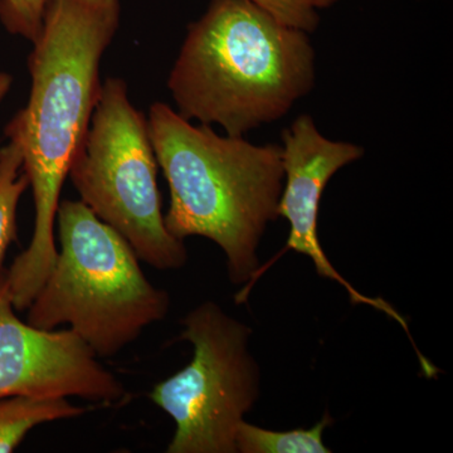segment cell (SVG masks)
Listing matches in <instances>:
<instances>
[{
    "label": "cell",
    "mask_w": 453,
    "mask_h": 453,
    "mask_svg": "<svg viewBox=\"0 0 453 453\" xmlns=\"http://www.w3.org/2000/svg\"><path fill=\"white\" fill-rule=\"evenodd\" d=\"M281 140L285 179L279 202V217L290 225L285 251L308 256L314 262L318 275L342 285L351 303L356 305L365 303L384 312L411 336L403 316L387 301L365 296L353 288L333 266L319 241V210L324 189L340 169L363 157L365 148L354 142L326 138L309 113L300 115L290 127L283 129Z\"/></svg>",
    "instance_id": "ba28073f"
},
{
    "label": "cell",
    "mask_w": 453,
    "mask_h": 453,
    "mask_svg": "<svg viewBox=\"0 0 453 453\" xmlns=\"http://www.w3.org/2000/svg\"><path fill=\"white\" fill-rule=\"evenodd\" d=\"M149 136L170 192L164 223L178 240L198 235L225 252L229 280L257 275V250L268 223L279 219L283 188L280 144H253L193 125L169 105L155 103Z\"/></svg>",
    "instance_id": "3957f363"
},
{
    "label": "cell",
    "mask_w": 453,
    "mask_h": 453,
    "mask_svg": "<svg viewBox=\"0 0 453 453\" xmlns=\"http://www.w3.org/2000/svg\"><path fill=\"white\" fill-rule=\"evenodd\" d=\"M315 82L308 32L249 0H211L188 27L168 88L187 120L244 136L288 115Z\"/></svg>",
    "instance_id": "7a4b0ae2"
},
{
    "label": "cell",
    "mask_w": 453,
    "mask_h": 453,
    "mask_svg": "<svg viewBox=\"0 0 453 453\" xmlns=\"http://www.w3.org/2000/svg\"><path fill=\"white\" fill-rule=\"evenodd\" d=\"M80 396L103 404L124 401L120 380L70 329L44 330L16 315L7 270L0 267V396Z\"/></svg>",
    "instance_id": "52a82bcc"
},
{
    "label": "cell",
    "mask_w": 453,
    "mask_h": 453,
    "mask_svg": "<svg viewBox=\"0 0 453 453\" xmlns=\"http://www.w3.org/2000/svg\"><path fill=\"white\" fill-rule=\"evenodd\" d=\"M59 250L27 323L68 326L97 357H113L168 315V292L146 279L130 243L85 203L57 211Z\"/></svg>",
    "instance_id": "277c9868"
},
{
    "label": "cell",
    "mask_w": 453,
    "mask_h": 453,
    "mask_svg": "<svg viewBox=\"0 0 453 453\" xmlns=\"http://www.w3.org/2000/svg\"><path fill=\"white\" fill-rule=\"evenodd\" d=\"M120 0H50L28 58V104L7 127L19 145L35 199V229L7 270L16 310H27L49 277L58 249L59 196L100 95V64L120 26Z\"/></svg>",
    "instance_id": "6da1fadb"
},
{
    "label": "cell",
    "mask_w": 453,
    "mask_h": 453,
    "mask_svg": "<svg viewBox=\"0 0 453 453\" xmlns=\"http://www.w3.org/2000/svg\"><path fill=\"white\" fill-rule=\"evenodd\" d=\"M28 187L22 151L14 140L9 139L8 144L0 149V267L8 247L17 240L18 204Z\"/></svg>",
    "instance_id": "8fae6325"
},
{
    "label": "cell",
    "mask_w": 453,
    "mask_h": 453,
    "mask_svg": "<svg viewBox=\"0 0 453 453\" xmlns=\"http://www.w3.org/2000/svg\"><path fill=\"white\" fill-rule=\"evenodd\" d=\"M329 414L311 428L270 431L242 421L235 434V449L241 453H330L323 434L332 425Z\"/></svg>",
    "instance_id": "30bf717a"
},
{
    "label": "cell",
    "mask_w": 453,
    "mask_h": 453,
    "mask_svg": "<svg viewBox=\"0 0 453 453\" xmlns=\"http://www.w3.org/2000/svg\"><path fill=\"white\" fill-rule=\"evenodd\" d=\"M85 410L68 398L0 396V453L16 451L33 428L62 419L77 418Z\"/></svg>",
    "instance_id": "9c48e42d"
},
{
    "label": "cell",
    "mask_w": 453,
    "mask_h": 453,
    "mask_svg": "<svg viewBox=\"0 0 453 453\" xmlns=\"http://www.w3.org/2000/svg\"><path fill=\"white\" fill-rule=\"evenodd\" d=\"M180 338L192 362L150 392L175 423L168 453H235V434L259 393V369L250 353L251 329L211 301L184 318Z\"/></svg>",
    "instance_id": "8992f818"
},
{
    "label": "cell",
    "mask_w": 453,
    "mask_h": 453,
    "mask_svg": "<svg viewBox=\"0 0 453 453\" xmlns=\"http://www.w3.org/2000/svg\"><path fill=\"white\" fill-rule=\"evenodd\" d=\"M12 83H13V79H12L11 74L0 73V101L7 96L8 92L11 91Z\"/></svg>",
    "instance_id": "5bb4252c"
},
{
    "label": "cell",
    "mask_w": 453,
    "mask_h": 453,
    "mask_svg": "<svg viewBox=\"0 0 453 453\" xmlns=\"http://www.w3.org/2000/svg\"><path fill=\"white\" fill-rule=\"evenodd\" d=\"M68 175L81 202L130 243L140 261L160 271L186 266L184 241L164 223L148 119L131 104L124 80L101 83Z\"/></svg>",
    "instance_id": "5b68a950"
},
{
    "label": "cell",
    "mask_w": 453,
    "mask_h": 453,
    "mask_svg": "<svg viewBox=\"0 0 453 453\" xmlns=\"http://www.w3.org/2000/svg\"><path fill=\"white\" fill-rule=\"evenodd\" d=\"M50 0H0V22L11 35L35 42Z\"/></svg>",
    "instance_id": "4fadbf2b"
},
{
    "label": "cell",
    "mask_w": 453,
    "mask_h": 453,
    "mask_svg": "<svg viewBox=\"0 0 453 453\" xmlns=\"http://www.w3.org/2000/svg\"><path fill=\"white\" fill-rule=\"evenodd\" d=\"M275 17L283 25L314 33L320 25V12L333 7L339 0H249Z\"/></svg>",
    "instance_id": "7c38bea8"
}]
</instances>
